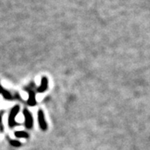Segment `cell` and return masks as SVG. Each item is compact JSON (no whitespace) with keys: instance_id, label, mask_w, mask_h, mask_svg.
I'll use <instances>...</instances> for the list:
<instances>
[{"instance_id":"6da1fadb","label":"cell","mask_w":150,"mask_h":150,"mask_svg":"<svg viewBox=\"0 0 150 150\" xmlns=\"http://www.w3.org/2000/svg\"><path fill=\"white\" fill-rule=\"evenodd\" d=\"M19 112V106L16 105L14 106L11 110H10V114L8 116V126L10 128H13L17 125H19V123L15 121V117Z\"/></svg>"},{"instance_id":"7a4b0ae2","label":"cell","mask_w":150,"mask_h":150,"mask_svg":"<svg viewBox=\"0 0 150 150\" xmlns=\"http://www.w3.org/2000/svg\"><path fill=\"white\" fill-rule=\"evenodd\" d=\"M23 114L24 118H25V123H24L25 127L27 128H29V129L32 128V127H33V123H34L32 114L27 109H23Z\"/></svg>"},{"instance_id":"3957f363","label":"cell","mask_w":150,"mask_h":150,"mask_svg":"<svg viewBox=\"0 0 150 150\" xmlns=\"http://www.w3.org/2000/svg\"><path fill=\"white\" fill-rule=\"evenodd\" d=\"M25 91H27L28 93H29V99L27 101V104H29V106L34 107L37 104V101H36V98H35V96H36L35 92L31 88H26Z\"/></svg>"},{"instance_id":"277c9868","label":"cell","mask_w":150,"mask_h":150,"mask_svg":"<svg viewBox=\"0 0 150 150\" xmlns=\"http://www.w3.org/2000/svg\"><path fill=\"white\" fill-rule=\"evenodd\" d=\"M0 93L4 96V98L7 99V100H13V99H16V98H18L20 99L19 95L18 94H15V95H13L11 93H9L8 91H7L6 89H4L3 87L0 85Z\"/></svg>"},{"instance_id":"5b68a950","label":"cell","mask_w":150,"mask_h":150,"mask_svg":"<svg viewBox=\"0 0 150 150\" xmlns=\"http://www.w3.org/2000/svg\"><path fill=\"white\" fill-rule=\"evenodd\" d=\"M38 118H39V126H40L41 129L45 131L47 129V123L45 121V118H44V114H43V110H39V113H38Z\"/></svg>"},{"instance_id":"8992f818","label":"cell","mask_w":150,"mask_h":150,"mask_svg":"<svg viewBox=\"0 0 150 150\" xmlns=\"http://www.w3.org/2000/svg\"><path fill=\"white\" fill-rule=\"evenodd\" d=\"M47 88H48V79L46 77H43L41 79V85L36 89V92L43 93L46 91Z\"/></svg>"},{"instance_id":"52a82bcc","label":"cell","mask_w":150,"mask_h":150,"mask_svg":"<svg viewBox=\"0 0 150 150\" xmlns=\"http://www.w3.org/2000/svg\"><path fill=\"white\" fill-rule=\"evenodd\" d=\"M15 137L17 138H24V139H28L29 138V133L25 131H18L14 133Z\"/></svg>"},{"instance_id":"ba28073f","label":"cell","mask_w":150,"mask_h":150,"mask_svg":"<svg viewBox=\"0 0 150 150\" xmlns=\"http://www.w3.org/2000/svg\"><path fill=\"white\" fill-rule=\"evenodd\" d=\"M9 144L13 146V147H20L21 146V143L19 141H17V140H13V139H10L9 140Z\"/></svg>"},{"instance_id":"9c48e42d","label":"cell","mask_w":150,"mask_h":150,"mask_svg":"<svg viewBox=\"0 0 150 150\" xmlns=\"http://www.w3.org/2000/svg\"><path fill=\"white\" fill-rule=\"evenodd\" d=\"M4 111H2L1 113H0V131L1 132H3L4 131V126H3V123H2V115L4 114Z\"/></svg>"}]
</instances>
